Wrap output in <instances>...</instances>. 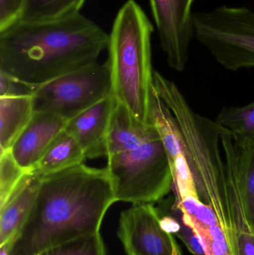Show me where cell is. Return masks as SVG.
<instances>
[{"instance_id": "6da1fadb", "label": "cell", "mask_w": 254, "mask_h": 255, "mask_svg": "<svg viewBox=\"0 0 254 255\" xmlns=\"http://www.w3.org/2000/svg\"><path fill=\"white\" fill-rule=\"evenodd\" d=\"M117 202L108 171L85 163L43 177L34 205L10 255H38L70 241L100 233Z\"/></svg>"}, {"instance_id": "7a4b0ae2", "label": "cell", "mask_w": 254, "mask_h": 255, "mask_svg": "<svg viewBox=\"0 0 254 255\" xmlns=\"http://www.w3.org/2000/svg\"><path fill=\"white\" fill-rule=\"evenodd\" d=\"M109 34L82 13L46 20L19 19L0 30V72L32 91L98 62Z\"/></svg>"}, {"instance_id": "3957f363", "label": "cell", "mask_w": 254, "mask_h": 255, "mask_svg": "<svg viewBox=\"0 0 254 255\" xmlns=\"http://www.w3.org/2000/svg\"><path fill=\"white\" fill-rule=\"evenodd\" d=\"M105 157L117 202L155 204L172 190L168 154L155 124L138 121L117 102Z\"/></svg>"}, {"instance_id": "277c9868", "label": "cell", "mask_w": 254, "mask_h": 255, "mask_svg": "<svg viewBox=\"0 0 254 255\" xmlns=\"http://www.w3.org/2000/svg\"><path fill=\"white\" fill-rule=\"evenodd\" d=\"M155 27L135 0L118 10L109 33L108 66L111 94L143 123H151L154 93L152 37Z\"/></svg>"}, {"instance_id": "5b68a950", "label": "cell", "mask_w": 254, "mask_h": 255, "mask_svg": "<svg viewBox=\"0 0 254 255\" xmlns=\"http://www.w3.org/2000/svg\"><path fill=\"white\" fill-rule=\"evenodd\" d=\"M194 37L221 66L238 71L254 68V11L222 5L193 15Z\"/></svg>"}, {"instance_id": "8992f818", "label": "cell", "mask_w": 254, "mask_h": 255, "mask_svg": "<svg viewBox=\"0 0 254 255\" xmlns=\"http://www.w3.org/2000/svg\"><path fill=\"white\" fill-rule=\"evenodd\" d=\"M111 94L107 63L89 64L31 91L34 112H49L70 121Z\"/></svg>"}, {"instance_id": "52a82bcc", "label": "cell", "mask_w": 254, "mask_h": 255, "mask_svg": "<svg viewBox=\"0 0 254 255\" xmlns=\"http://www.w3.org/2000/svg\"><path fill=\"white\" fill-rule=\"evenodd\" d=\"M173 204L181 211L183 220L200 237L207 255H236L229 228V213L219 215L201 200L194 178L172 184Z\"/></svg>"}, {"instance_id": "ba28073f", "label": "cell", "mask_w": 254, "mask_h": 255, "mask_svg": "<svg viewBox=\"0 0 254 255\" xmlns=\"http://www.w3.org/2000/svg\"><path fill=\"white\" fill-rule=\"evenodd\" d=\"M117 236L127 255H183L161 223L154 204H135L120 214Z\"/></svg>"}, {"instance_id": "9c48e42d", "label": "cell", "mask_w": 254, "mask_h": 255, "mask_svg": "<svg viewBox=\"0 0 254 255\" xmlns=\"http://www.w3.org/2000/svg\"><path fill=\"white\" fill-rule=\"evenodd\" d=\"M195 0H149L160 44L168 65L181 73L189 61L194 37L192 7Z\"/></svg>"}, {"instance_id": "30bf717a", "label": "cell", "mask_w": 254, "mask_h": 255, "mask_svg": "<svg viewBox=\"0 0 254 255\" xmlns=\"http://www.w3.org/2000/svg\"><path fill=\"white\" fill-rule=\"evenodd\" d=\"M220 137L228 169L229 228L234 251L236 255H254V229L249 224L242 197L235 138L228 131L222 132Z\"/></svg>"}, {"instance_id": "8fae6325", "label": "cell", "mask_w": 254, "mask_h": 255, "mask_svg": "<svg viewBox=\"0 0 254 255\" xmlns=\"http://www.w3.org/2000/svg\"><path fill=\"white\" fill-rule=\"evenodd\" d=\"M116 105V100L110 94L67 122L65 130L79 142L86 159L105 157Z\"/></svg>"}, {"instance_id": "7c38bea8", "label": "cell", "mask_w": 254, "mask_h": 255, "mask_svg": "<svg viewBox=\"0 0 254 255\" xmlns=\"http://www.w3.org/2000/svg\"><path fill=\"white\" fill-rule=\"evenodd\" d=\"M67 122L54 114L34 112L29 124L10 148L16 163L31 172L54 139L65 129Z\"/></svg>"}, {"instance_id": "4fadbf2b", "label": "cell", "mask_w": 254, "mask_h": 255, "mask_svg": "<svg viewBox=\"0 0 254 255\" xmlns=\"http://www.w3.org/2000/svg\"><path fill=\"white\" fill-rule=\"evenodd\" d=\"M41 177L28 172L8 200L0 208V246L14 241L37 197Z\"/></svg>"}, {"instance_id": "5bb4252c", "label": "cell", "mask_w": 254, "mask_h": 255, "mask_svg": "<svg viewBox=\"0 0 254 255\" xmlns=\"http://www.w3.org/2000/svg\"><path fill=\"white\" fill-rule=\"evenodd\" d=\"M34 114L31 94L0 97V154L10 150Z\"/></svg>"}, {"instance_id": "9a60e30c", "label": "cell", "mask_w": 254, "mask_h": 255, "mask_svg": "<svg viewBox=\"0 0 254 255\" xmlns=\"http://www.w3.org/2000/svg\"><path fill=\"white\" fill-rule=\"evenodd\" d=\"M86 159L79 142L64 129L54 139L30 172L43 178L82 164Z\"/></svg>"}, {"instance_id": "2e32d148", "label": "cell", "mask_w": 254, "mask_h": 255, "mask_svg": "<svg viewBox=\"0 0 254 255\" xmlns=\"http://www.w3.org/2000/svg\"><path fill=\"white\" fill-rule=\"evenodd\" d=\"M240 189L249 224L254 229V134L235 136Z\"/></svg>"}, {"instance_id": "e0dca14e", "label": "cell", "mask_w": 254, "mask_h": 255, "mask_svg": "<svg viewBox=\"0 0 254 255\" xmlns=\"http://www.w3.org/2000/svg\"><path fill=\"white\" fill-rule=\"evenodd\" d=\"M87 0H26L20 19L46 20L81 13Z\"/></svg>"}, {"instance_id": "ac0fdd59", "label": "cell", "mask_w": 254, "mask_h": 255, "mask_svg": "<svg viewBox=\"0 0 254 255\" xmlns=\"http://www.w3.org/2000/svg\"><path fill=\"white\" fill-rule=\"evenodd\" d=\"M215 122L237 136L254 134V102L240 107H225Z\"/></svg>"}, {"instance_id": "d6986e66", "label": "cell", "mask_w": 254, "mask_h": 255, "mask_svg": "<svg viewBox=\"0 0 254 255\" xmlns=\"http://www.w3.org/2000/svg\"><path fill=\"white\" fill-rule=\"evenodd\" d=\"M28 173L16 163L10 150L0 154V208L7 202Z\"/></svg>"}, {"instance_id": "ffe728a7", "label": "cell", "mask_w": 254, "mask_h": 255, "mask_svg": "<svg viewBox=\"0 0 254 255\" xmlns=\"http://www.w3.org/2000/svg\"><path fill=\"white\" fill-rule=\"evenodd\" d=\"M38 255H107V253L101 233H97L57 246Z\"/></svg>"}, {"instance_id": "44dd1931", "label": "cell", "mask_w": 254, "mask_h": 255, "mask_svg": "<svg viewBox=\"0 0 254 255\" xmlns=\"http://www.w3.org/2000/svg\"><path fill=\"white\" fill-rule=\"evenodd\" d=\"M158 208L159 211H164V212L168 213L171 214L172 217L177 220V228L174 235H175L177 238H180L183 244L187 247L189 251L193 255H207L205 250H204V246L201 242L200 237L198 236L195 229L186 223L183 220L182 217V213L180 210L177 207H176L172 203L169 209H166L164 207H160Z\"/></svg>"}, {"instance_id": "7402d4cb", "label": "cell", "mask_w": 254, "mask_h": 255, "mask_svg": "<svg viewBox=\"0 0 254 255\" xmlns=\"http://www.w3.org/2000/svg\"><path fill=\"white\" fill-rule=\"evenodd\" d=\"M26 0H0V30L20 19Z\"/></svg>"}, {"instance_id": "603a6c76", "label": "cell", "mask_w": 254, "mask_h": 255, "mask_svg": "<svg viewBox=\"0 0 254 255\" xmlns=\"http://www.w3.org/2000/svg\"><path fill=\"white\" fill-rule=\"evenodd\" d=\"M28 94H31V90L29 88L16 82L8 75L0 72V97Z\"/></svg>"}, {"instance_id": "cb8c5ba5", "label": "cell", "mask_w": 254, "mask_h": 255, "mask_svg": "<svg viewBox=\"0 0 254 255\" xmlns=\"http://www.w3.org/2000/svg\"><path fill=\"white\" fill-rule=\"evenodd\" d=\"M13 242V241H9V242L0 246V255H10Z\"/></svg>"}]
</instances>
